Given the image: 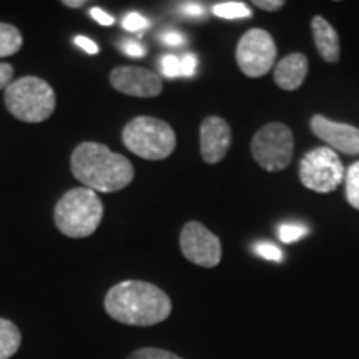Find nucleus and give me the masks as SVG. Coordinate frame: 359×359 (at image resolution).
Here are the masks:
<instances>
[{
	"mask_svg": "<svg viewBox=\"0 0 359 359\" xmlns=\"http://www.w3.org/2000/svg\"><path fill=\"white\" fill-rule=\"evenodd\" d=\"M180 11L185 13L187 17H201L205 13V8L201 7L200 4H193V2L183 4V6L180 7Z\"/></svg>",
	"mask_w": 359,
	"mask_h": 359,
	"instance_id": "nucleus-31",
	"label": "nucleus"
},
{
	"mask_svg": "<svg viewBox=\"0 0 359 359\" xmlns=\"http://www.w3.org/2000/svg\"><path fill=\"white\" fill-rule=\"evenodd\" d=\"M6 107L22 122H43L55 110V92L43 79L27 75L6 88Z\"/></svg>",
	"mask_w": 359,
	"mask_h": 359,
	"instance_id": "nucleus-4",
	"label": "nucleus"
},
{
	"mask_svg": "<svg viewBox=\"0 0 359 359\" xmlns=\"http://www.w3.org/2000/svg\"><path fill=\"white\" fill-rule=\"evenodd\" d=\"M294 138L285 123L263 125L251 140V154L266 172H283L293 160Z\"/></svg>",
	"mask_w": 359,
	"mask_h": 359,
	"instance_id": "nucleus-6",
	"label": "nucleus"
},
{
	"mask_svg": "<svg viewBox=\"0 0 359 359\" xmlns=\"http://www.w3.org/2000/svg\"><path fill=\"white\" fill-rule=\"evenodd\" d=\"M110 83L116 92L138 98L158 97L163 92V83L158 75L143 67H116L110 74Z\"/></svg>",
	"mask_w": 359,
	"mask_h": 359,
	"instance_id": "nucleus-10",
	"label": "nucleus"
},
{
	"mask_svg": "<svg viewBox=\"0 0 359 359\" xmlns=\"http://www.w3.org/2000/svg\"><path fill=\"white\" fill-rule=\"evenodd\" d=\"M311 130L320 140L331 147V150H338L346 155H359V128L353 125L338 123L323 115H314Z\"/></svg>",
	"mask_w": 359,
	"mask_h": 359,
	"instance_id": "nucleus-12",
	"label": "nucleus"
},
{
	"mask_svg": "<svg viewBox=\"0 0 359 359\" xmlns=\"http://www.w3.org/2000/svg\"><path fill=\"white\" fill-rule=\"evenodd\" d=\"M231 147V128L222 116L210 115L200 127V154L206 163H219Z\"/></svg>",
	"mask_w": 359,
	"mask_h": 359,
	"instance_id": "nucleus-11",
	"label": "nucleus"
},
{
	"mask_svg": "<svg viewBox=\"0 0 359 359\" xmlns=\"http://www.w3.org/2000/svg\"><path fill=\"white\" fill-rule=\"evenodd\" d=\"M87 2H83V0H64V6L65 7H70V8H79L85 6Z\"/></svg>",
	"mask_w": 359,
	"mask_h": 359,
	"instance_id": "nucleus-32",
	"label": "nucleus"
},
{
	"mask_svg": "<svg viewBox=\"0 0 359 359\" xmlns=\"http://www.w3.org/2000/svg\"><path fill=\"white\" fill-rule=\"evenodd\" d=\"M160 40H161V43L168 45V47H182V45L187 42V39L183 37L182 34L173 32V30H168V32L161 34Z\"/></svg>",
	"mask_w": 359,
	"mask_h": 359,
	"instance_id": "nucleus-26",
	"label": "nucleus"
},
{
	"mask_svg": "<svg viewBox=\"0 0 359 359\" xmlns=\"http://www.w3.org/2000/svg\"><path fill=\"white\" fill-rule=\"evenodd\" d=\"M299 178L309 190L331 193L344 180V167L334 150L327 147L313 148L299 161Z\"/></svg>",
	"mask_w": 359,
	"mask_h": 359,
	"instance_id": "nucleus-7",
	"label": "nucleus"
},
{
	"mask_svg": "<svg viewBox=\"0 0 359 359\" xmlns=\"http://www.w3.org/2000/svg\"><path fill=\"white\" fill-rule=\"evenodd\" d=\"M255 253L264 259H269V262H281L283 258L281 250L271 243H257L255 245Z\"/></svg>",
	"mask_w": 359,
	"mask_h": 359,
	"instance_id": "nucleus-23",
	"label": "nucleus"
},
{
	"mask_svg": "<svg viewBox=\"0 0 359 359\" xmlns=\"http://www.w3.org/2000/svg\"><path fill=\"white\" fill-rule=\"evenodd\" d=\"M74 177L93 191L114 193L127 188L135 170L127 156L115 154L97 142H83L75 148L70 158Z\"/></svg>",
	"mask_w": 359,
	"mask_h": 359,
	"instance_id": "nucleus-2",
	"label": "nucleus"
},
{
	"mask_svg": "<svg viewBox=\"0 0 359 359\" xmlns=\"http://www.w3.org/2000/svg\"><path fill=\"white\" fill-rule=\"evenodd\" d=\"M24 39L20 30L11 24L0 22V58L11 57L20 50Z\"/></svg>",
	"mask_w": 359,
	"mask_h": 359,
	"instance_id": "nucleus-16",
	"label": "nucleus"
},
{
	"mask_svg": "<svg viewBox=\"0 0 359 359\" xmlns=\"http://www.w3.org/2000/svg\"><path fill=\"white\" fill-rule=\"evenodd\" d=\"M13 67L6 62H0V90L7 88L12 83Z\"/></svg>",
	"mask_w": 359,
	"mask_h": 359,
	"instance_id": "nucleus-27",
	"label": "nucleus"
},
{
	"mask_svg": "<svg viewBox=\"0 0 359 359\" xmlns=\"http://www.w3.org/2000/svg\"><path fill=\"white\" fill-rule=\"evenodd\" d=\"M122 25L125 30H128V32H140V30L147 29L148 27V20L143 15H140V13L130 12L125 15V19L122 20Z\"/></svg>",
	"mask_w": 359,
	"mask_h": 359,
	"instance_id": "nucleus-22",
	"label": "nucleus"
},
{
	"mask_svg": "<svg viewBox=\"0 0 359 359\" xmlns=\"http://www.w3.org/2000/svg\"><path fill=\"white\" fill-rule=\"evenodd\" d=\"M160 69L161 74L168 79H175L182 75V64H180V58L175 55H163L160 60Z\"/></svg>",
	"mask_w": 359,
	"mask_h": 359,
	"instance_id": "nucleus-21",
	"label": "nucleus"
},
{
	"mask_svg": "<svg viewBox=\"0 0 359 359\" xmlns=\"http://www.w3.org/2000/svg\"><path fill=\"white\" fill-rule=\"evenodd\" d=\"M75 43H77L79 47L82 48L83 52L90 53V55H95V53H98V47H97V43L93 42L92 39L83 37V35H79V37H75Z\"/></svg>",
	"mask_w": 359,
	"mask_h": 359,
	"instance_id": "nucleus-29",
	"label": "nucleus"
},
{
	"mask_svg": "<svg viewBox=\"0 0 359 359\" xmlns=\"http://www.w3.org/2000/svg\"><path fill=\"white\" fill-rule=\"evenodd\" d=\"M122 140L132 154L145 160H165L177 147V135L163 120L155 116H135L125 125Z\"/></svg>",
	"mask_w": 359,
	"mask_h": 359,
	"instance_id": "nucleus-5",
	"label": "nucleus"
},
{
	"mask_svg": "<svg viewBox=\"0 0 359 359\" xmlns=\"http://www.w3.org/2000/svg\"><path fill=\"white\" fill-rule=\"evenodd\" d=\"M346 175V200L354 210H359V161L348 168Z\"/></svg>",
	"mask_w": 359,
	"mask_h": 359,
	"instance_id": "nucleus-18",
	"label": "nucleus"
},
{
	"mask_svg": "<svg viewBox=\"0 0 359 359\" xmlns=\"http://www.w3.org/2000/svg\"><path fill=\"white\" fill-rule=\"evenodd\" d=\"M111 320L127 326H155L172 314V299L147 281H122L111 286L103 302Z\"/></svg>",
	"mask_w": 359,
	"mask_h": 359,
	"instance_id": "nucleus-1",
	"label": "nucleus"
},
{
	"mask_svg": "<svg viewBox=\"0 0 359 359\" xmlns=\"http://www.w3.org/2000/svg\"><path fill=\"white\" fill-rule=\"evenodd\" d=\"M253 6L266 12H276L285 6V2L283 0H255Z\"/></svg>",
	"mask_w": 359,
	"mask_h": 359,
	"instance_id": "nucleus-28",
	"label": "nucleus"
},
{
	"mask_svg": "<svg viewBox=\"0 0 359 359\" xmlns=\"http://www.w3.org/2000/svg\"><path fill=\"white\" fill-rule=\"evenodd\" d=\"M213 13L219 19L235 20V19H250L251 11L241 2H223L213 7Z\"/></svg>",
	"mask_w": 359,
	"mask_h": 359,
	"instance_id": "nucleus-17",
	"label": "nucleus"
},
{
	"mask_svg": "<svg viewBox=\"0 0 359 359\" xmlns=\"http://www.w3.org/2000/svg\"><path fill=\"white\" fill-rule=\"evenodd\" d=\"M278 231H280L283 243H293V241H298L299 238L308 235V228L299 223H283Z\"/></svg>",
	"mask_w": 359,
	"mask_h": 359,
	"instance_id": "nucleus-19",
	"label": "nucleus"
},
{
	"mask_svg": "<svg viewBox=\"0 0 359 359\" xmlns=\"http://www.w3.org/2000/svg\"><path fill=\"white\" fill-rule=\"evenodd\" d=\"M103 218L102 200L88 188H74L67 191L55 205L53 219L62 235L87 238L97 231Z\"/></svg>",
	"mask_w": 359,
	"mask_h": 359,
	"instance_id": "nucleus-3",
	"label": "nucleus"
},
{
	"mask_svg": "<svg viewBox=\"0 0 359 359\" xmlns=\"http://www.w3.org/2000/svg\"><path fill=\"white\" fill-rule=\"evenodd\" d=\"M127 359H183L178 354L160 348H140L133 351Z\"/></svg>",
	"mask_w": 359,
	"mask_h": 359,
	"instance_id": "nucleus-20",
	"label": "nucleus"
},
{
	"mask_svg": "<svg viewBox=\"0 0 359 359\" xmlns=\"http://www.w3.org/2000/svg\"><path fill=\"white\" fill-rule=\"evenodd\" d=\"M180 64H182L183 77H193L196 72V67H198V58H196L195 53L188 52L182 58H180Z\"/></svg>",
	"mask_w": 359,
	"mask_h": 359,
	"instance_id": "nucleus-24",
	"label": "nucleus"
},
{
	"mask_svg": "<svg viewBox=\"0 0 359 359\" xmlns=\"http://www.w3.org/2000/svg\"><path fill=\"white\" fill-rule=\"evenodd\" d=\"M308 75V58L303 53L294 52L290 55L283 57L278 62L275 69V82L280 88L288 90H298L302 87Z\"/></svg>",
	"mask_w": 359,
	"mask_h": 359,
	"instance_id": "nucleus-13",
	"label": "nucleus"
},
{
	"mask_svg": "<svg viewBox=\"0 0 359 359\" xmlns=\"http://www.w3.org/2000/svg\"><path fill=\"white\" fill-rule=\"evenodd\" d=\"M311 30H313V39L314 45H316V50L323 57V60L327 64H336L339 62L341 48H339V37L333 29V25L330 24L326 19L316 15L311 20Z\"/></svg>",
	"mask_w": 359,
	"mask_h": 359,
	"instance_id": "nucleus-14",
	"label": "nucleus"
},
{
	"mask_svg": "<svg viewBox=\"0 0 359 359\" xmlns=\"http://www.w3.org/2000/svg\"><path fill=\"white\" fill-rule=\"evenodd\" d=\"M20 343L22 334L15 323L0 318V359H11L19 351Z\"/></svg>",
	"mask_w": 359,
	"mask_h": 359,
	"instance_id": "nucleus-15",
	"label": "nucleus"
},
{
	"mask_svg": "<svg viewBox=\"0 0 359 359\" xmlns=\"http://www.w3.org/2000/svg\"><path fill=\"white\" fill-rule=\"evenodd\" d=\"M90 15H92L93 20H97L100 25H114V22H115L114 17L109 15V13L98 7H93L92 11H90Z\"/></svg>",
	"mask_w": 359,
	"mask_h": 359,
	"instance_id": "nucleus-30",
	"label": "nucleus"
},
{
	"mask_svg": "<svg viewBox=\"0 0 359 359\" xmlns=\"http://www.w3.org/2000/svg\"><path fill=\"white\" fill-rule=\"evenodd\" d=\"M180 250L193 264L213 268L222 262V241L200 222H188L180 235Z\"/></svg>",
	"mask_w": 359,
	"mask_h": 359,
	"instance_id": "nucleus-9",
	"label": "nucleus"
},
{
	"mask_svg": "<svg viewBox=\"0 0 359 359\" xmlns=\"http://www.w3.org/2000/svg\"><path fill=\"white\" fill-rule=\"evenodd\" d=\"M120 48H122V52L127 53L130 57H135V58H140V57H145L147 53V48L143 47L142 43L135 42V40H123L122 43H120Z\"/></svg>",
	"mask_w": 359,
	"mask_h": 359,
	"instance_id": "nucleus-25",
	"label": "nucleus"
},
{
	"mask_svg": "<svg viewBox=\"0 0 359 359\" xmlns=\"http://www.w3.org/2000/svg\"><path fill=\"white\" fill-rule=\"evenodd\" d=\"M276 60V43L266 30H248L236 47V64L246 77L259 79L273 69Z\"/></svg>",
	"mask_w": 359,
	"mask_h": 359,
	"instance_id": "nucleus-8",
	"label": "nucleus"
}]
</instances>
